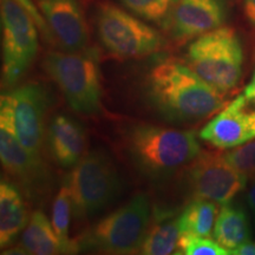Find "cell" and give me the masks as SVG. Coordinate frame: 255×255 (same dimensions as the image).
Returning <instances> with one entry per match:
<instances>
[{"label": "cell", "instance_id": "cell-1", "mask_svg": "<svg viewBox=\"0 0 255 255\" xmlns=\"http://www.w3.org/2000/svg\"><path fill=\"white\" fill-rule=\"evenodd\" d=\"M146 94L159 114L180 124L200 122L225 105L222 92L202 81L186 63L175 59L150 70Z\"/></svg>", "mask_w": 255, "mask_h": 255}, {"label": "cell", "instance_id": "cell-2", "mask_svg": "<svg viewBox=\"0 0 255 255\" xmlns=\"http://www.w3.org/2000/svg\"><path fill=\"white\" fill-rule=\"evenodd\" d=\"M121 148L133 168L151 181L173 177L202 151L191 130L148 123L127 128L121 137Z\"/></svg>", "mask_w": 255, "mask_h": 255}, {"label": "cell", "instance_id": "cell-3", "mask_svg": "<svg viewBox=\"0 0 255 255\" xmlns=\"http://www.w3.org/2000/svg\"><path fill=\"white\" fill-rule=\"evenodd\" d=\"M151 221L150 200L145 194H136L85 232L78 240L79 247L103 254L138 253Z\"/></svg>", "mask_w": 255, "mask_h": 255}, {"label": "cell", "instance_id": "cell-4", "mask_svg": "<svg viewBox=\"0 0 255 255\" xmlns=\"http://www.w3.org/2000/svg\"><path fill=\"white\" fill-rule=\"evenodd\" d=\"M186 64L222 94L240 82L244 50L237 31L221 26L195 38L187 50Z\"/></svg>", "mask_w": 255, "mask_h": 255}, {"label": "cell", "instance_id": "cell-5", "mask_svg": "<svg viewBox=\"0 0 255 255\" xmlns=\"http://www.w3.org/2000/svg\"><path fill=\"white\" fill-rule=\"evenodd\" d=\"M43 66L75 113L82 116L101 113L102 84L94 53L85 50L51 51L44 58Z\"/></svg>", "mask_w": 255, "mask_h": 255}, {"label": "cell", "instance_id": "cell-6", "mask_svg": "<svg viewBox=\"0 0 255 255\" xmlns=\"http://www.w3.org/2000/svg\"><path fill=\"white\" fill-rule=\"evenodd\" d=\"M65 186L77 220L95 218L113 205L122 191L116 165L101 150L88 151L72 168Z\"/></svg>", "mask_w": 255, "mask_h": 255}, {"label": "cell", "instance_id": "cell-7", "mask_svg": "<svg viewBox=\"0 0 255 255\" xmlns=\"http://www.w3.org/2000/svg\"><path fill=\"white\" fill-rule=\"evenodd\" d=\"M95 25L101 45L115 58H143L167 46L156 28L111 2L98 4Z\"/></svg>", "mask_w": 255, "mask_h": 255}, {"label": "cell", "instance_id": "cell-8", "mask_svg": "<svg viewBox=\"0 0 255 255\" xmlns=\"http://www.w3.org/2000/svg\"><path fill=\"white\" fill-rule=\"evenodd\" d=\"M2 81L12 87L30 70L37 58L38 26L15 0H1Z\"/></svg>", "mask_w": 255, "mask_h": 255}, {"label": "cell", "instance_id": "cell-9", "mask_svg": "<svg viewBox=\"0 0 255 255\" xmlns=\"http://www.w3.org/2000/svg\"><path fill=\"white\" fill-rule=\"evenodd\" d=\"M0 161L6 175L30 197L41 195L47 174L43 159L27 151L18 139L11 105L5 95L0 101Z\"/></svg>", "mask_w": 255, "mask_h": 255}, {"label": "cell", "instance_id": "cell-10", "mask_svg": "<svg viewBox=\"0 0 255 255\" xmlns=\"http://www.w3.org/2000/svg\"><path fill=\"white\" fill-rule=\"evenodd\" d=\"M187 183L194 197L226 205L246 188L248 178L218 151H201L187 167Z\"/></svg>", "mask_w": 255, "mask_h": 255}, {"label": "cell", "instance_id": "cell-11", "mask_svg": "<svg viewBox=\"0 0 255 255\" xmlns=\"http://www.w3.org/2000/svg\"><path fill=\"white\" fill-rule=\"evenodd\" d=\"M5 96L11 105L18 139L27 151L41 158L46 137L45 121L51 102L49 92L38 83H26Z\"/></svg>", "mask_w": 255, "mask_h": 255}, {"label": "cell", "instance_id": "cell-12", "mask_svg": "<svg viewBox=\"0 0 255 255\" xmlns=\"http://www.w3.org/2000/svg\"><path fill=\"white\" fill-rule=\"evenodd\" d=\"M56 45L64 51L78 52L88 45L89 33L79 0H37Z\"/></svg>", "mask_w": 255, "mask_h": 255}, {"label": "cell", "instance_id": "cell-13", "mask_svg": "<svg viewBox=\"0 0 255 255\" xmlns=\"http://www.w3.org/2000/svg\"><path fill=\"white\" fill-rule=\"evenodd\" d=\"M226 17L222 0H178L167 28L175 41L183 44L221 27Z\"/></svg>", "mask_w": 255, "mask_h": 255}, {"label": "cell", "instance_id": "cell-14", "mask_svg": "<svg viewBox=\"0 0 255 255\" xmlns=\"http://www.w3.org/2000/svg\"><path fill=\"white\" fill-rule=\"evenodd\" d=\"M248 100L241 95L213 117L199 133V137L218 149H233L253 139L250 128Z\"/></svg>", "mask_w": 255, "mask_h": 255}, {"label": "cell", "instance_id": "cell-15", "mask_svg": "<svg viewBox=\"0 0 255 255\" xmlns=\"http://www.w3.org/2000/svg\"><path fill=\"white\" fill-rule=\"evenodd\" d=\"M45 141L51 158L64 169H72L88 152L85 130L66 115H57L51 120Z\"/></svg>", "mask_w": 255, "mask_h": 255}, {"label": "cell", "instance_id": "cell-16", "mask_svg": "<svg viewBox=\"0 0 255 255\" xmlns=\"http://www.w3.org/2000/svg\"><path fill=\"white\" fill-rule=\"evenodd\" d=\"M28 209L17 186L1 181L0 183V247L5 250L17 240L26 227Z\"/></svg>", "mask_w": 255, "mask_h": 255}, {"label": "cell", "instance_id": "cell-17", "mask_svg": "<svg viewBox=\"0 0 255 255\" xmlns=\"http://www.w3.org/2000/svg\"><path fill=\"white\" fill-rule=\"evenodd\" d=\"M19 246L25 254L55 255L71 254V251L63 241L41 210H36L30 216L26 227L20 238Z\"/></svg>", "mask_w": 255, "mask_h": 255}, {"label": "cell", "instance_id": "cell-18", "mask_svg": "<svg viewBox=\"0 0 255 255\" xmlns=\"http://www.w3.org/2000/svg\"><path fill=\"white\" fill-rule=\"evenodd\" d=\"M214 239L231 252L250 241L251 229L246 213L229 203L222 205L214 226Z\"/></svg>", "mask_w": 255, "mask_h": 255}, {"label": "cell", "instance_id": "cell-19", "mask_svg": "<svg viewBox=\"0 0 255 255\" xmlns=\"http://www.w3.org/2000/svg\"><path fill=\"white\" fill-rule=\"evenodd\" d=\"M181 237L182 231L178 214L162 216L156 222L151 221L138 253L143 255L176 254Z\"/></svg>", "mask_w": 255, "mask_h": 255}, {"label": "cell", "instance_id": "cell-20", "mask_svg": "<svg viewBox=\"0 0 255 255\" xmlns=\"http://www.w3.org/2000/svg\"><path fill=\"white\" fill-rule=\"evenodd\" d=\"M218 218L214 201L194 197L178 214L182 234L210 238Z\"/></svg>", "mask_w": 255, "mask_h": 255}, {"label": "cell", "instance_id": "cell-21", "mask_svg": "<svg viewBox=\"0 0 255 255\" xmlns=\"http://www.w3.org/2000/svg\"><path fill=\"white\" fill-rule=\"evenodd\" d=\"M131 13L143 20L168 27L171 13L178 0H120Z\"/></svg>", "mask_w": 255, "mask_h": 255}, {"label": "cell", "instance_id": "cell-22", "mask_svg": "<svg viewBox=\"0 0 255 255\" xmlns=\"http://www.w3.org/2000/svg\"><path fill=\"white\" fill-rule=\"evenodd\" d=\"M72 210V201L70 196V191L68 187L63 186L53 200L52 206V222L53 228L58 235L63 244H65L71 251V254L77 253L81 251L78 241L71 240L69 238V228H70V219H71Z\"/></svg>", "mask_w": 255, "mask_h": 255}, {"label": "cell", "instance_id": "cell-23", "mask_svg": "<svg viewBox=\"0 0 255 255\" xmlns=\"http://www.w3.org/2000/svg\"><path fill=\"white\" fill-rule=\"evenodd\" d=\"M176 254L184 255H228L231 252L210 238L182 234Z\"/></svg>", "mask_w": 255, "mask_h": 255}, {"label": "cell", "instance_id": "cell-24", "mask_svg": "<svg viewBox=\"0 0 255 255\" xmlns=\"http://www.w3.org/2000/svg\"><path fill=\"white\" fill-rule=\"evenodd\" d=\"M227 161L248 180H255V139L233 148L225 154Z\"/></svg>", "mask_w": 255, "mask_h": 255}, {"label": "cell", "instance_id": "cell-25", "mask_svg": "<svg viewBox=\"0 0 255 255\" xmlns=\"http://www.w3.org/2000/svg\"><path fill=\"white\" fill-rule=\"evenodd\" d=\"M15 1L21 6L25 11L28 12V14L33 18L34 23H36V25L38 26V30L40 31V33L43 34L44 39H45L47 43L56 44L55 39H53L52 33H51L49 28V25L46 23L45 18H44V15L40 13L39 8L34 5V2L32 1V0H15Z\"/></svg>", "mask_w": 255, "mask_h": 255}, {"label": "cell", "instance_id": "cell-26", "mask_svg": "<svg viewBox=\"0 0 255 255\" xmlns=\"http://www.w3.org/2000/svg\"><path fill=\"white\" fill-rule=\"evenodd\" d=\"M244 11L247 21L252 27L255 28V0H245Z\"/></svg>", "mask_w": 255, "mask_h": 255}, {"label": "cell", "instance_id": "cell-27", "mask_svg": "<svg viewBox=\"0 0 255 255\" xmlns=\"http://www.w3.org/2000/svg\"><path fill=\"white\" fill-rule=\"evenodd\" d=\"M234 255H255V242L247 241L232 251Z\"/></svg>", "mask_w": 255, "mask_h": 255}, {"label": "cell", "instance_id": "cell-28", "mask_svg": "<svg viewBox=\"0 0 255 255\" xmlns=\"http://www.w3.org/2000/svg\"><path fill=\"white\" fill-rule=\"evenodd\" d=\"M244 95L246 96V98L248 101L255 102V72H254L253 78H252L251 83L247 85L246 89H245V94Z\"/></svg>", "mask_w": 255, "mask_h": 255}, {"label": "cell", "instance_id": "cell-29", "mask_svg": "<svg viewBox=\"0 0 255 255\" xmlns=\"http://www.w3.org/2000/svg\"><path fill=\"white\" fill-rule=\"evenodd\" d=\"M247 201H248V205L251 207L252 213H253L254 219H255V180L252 183V186L250 188V191L247 194Z\"/></svg>", "mask_w": 255, "mask_h": 255}, {"label": "cell", "instance_id": "cell-30", "mask_svg": "<svg viewBox=\"0 0 255 255\" xmlns=\"http://www.w3.org/2000/svg\"><path fill=\"white\" fill-rule=\"evenodd\" d=\"M250 128L253 138H255V113L250 114Z\"/></svg>", "mask_w": 255, "mask_h": 255}]
</instances>
